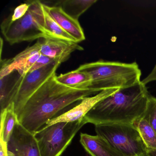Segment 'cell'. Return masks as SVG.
I'll return each instance as SVG.
<instances>
[{
  "instance_id": "obj_1",
  "label": "cell",
  "mask_w": 156,
  "mask_h": 156,
  "mask_svg": "<svg viewBox=\"0 0 156 156\" xmlns=\"http://www.w3.org/2000/svg\"><path fill=\"white\" fill-rule=\"evenodd\" d=\"M56 74L28 99L18 116L24 128L34 134L56 114L71 104L97 94L89 89H76L58 83Z\"/></svg>"
},
{
  "instance_id": "obj_2",
  "label": "cell",
  "mask_w": 156,
  "mask_h": 156,
  "mask_svg": "<svg viewBox=\"0 0 156 156\" xmlns=\"http://www.w3.org/2000/svg\"><path fill=\"white\" fill-rule=\"evenodd\" d=\"M151 95L141 83L116 92L97 104L84 117L87 123L133 124L143 118Z\"/></svg>"
},
{
  "instance_id": "obj_3",
  "label": "cell",
  "mask_w": 156,
  "mask_h": 156,
  "mask_svg": "<svg viewBox=\"0 0 156 156\" xmlns=\"http://www.w3.org/2000/svg\"><path fill=\"white\" fill-rule=\"evenodd\" d=\"M76 70L86 72L91 78L88 89L100 93L110 89H121L140 82L141 72L137 64L99 60L80 66Z\"/></svg>"
},
{
  "instance_id": "obj_4",
  "label": "cell",
  "mask_w": 156,
  "mask_h": 156,
  "mask_svg": "<svg viewBox=\"0 0 156 156\" xmlns=\"http://www.w3.org/2000/svg\"><path fill=\"white\" fill-rule=\"evenodd\" d=\"M29 2L30 9L21 19L12 21L9 17L1 24L2 33L11 45L41 38L54 39L45 25L42 2L38 0Z\"/></svg>"
},
{
  "instance_id": "obj_5",
  "label": "cell",
  "mask_w": 156,
  "mask_h": 156,
  "mask_svg": "<svg viewBox=\"0 0 156 156\" xmlns=\"http://www.w3.org/2000/svg\"><path fill=\"white\" fill-rule=\"evenodd\" d=\"M61 64L54 62L24 76H20L8 89L5 100L0 105L1 112L13 103L18 116L28 99L48 79L56 74Z\"/></svg>"
},
{
  "instance_id": "obj_6",
  "label": "cell",
  "mask_w": 156,
  "mask_h": 156,
  "mask_svg": "<svg viewBox=\"0 0 156 156\" xmlns=\"http://www.w3.org/2000/svg\"><path fill=\"white\" fill-rule=\"evenodd\" d=\"M84 118L77 121L58 122L44 126L34 133L41 156H61L81 128Z\"/></svg>"
},
{
  "instance_id": "obj_7",
  "label": "cell",
  "mask_w": 156,
  "mask_h": 156,
  "mask_svg": "<svg viewBox=\"0 0 156 156\" xmlns=\"http://www.w3.org/2000/svg\"><path fill=\"white\" fill-rule=\"evenodd\" d=\"M95 126L97 135L124 156H140L147 153V149L133 124H101Z\"/></svg>"
},
{
  "instance_id": "obj_8",
  "label": "cell",
  "mask_w": 156,
  "mask_h": 156,
  "mask_svg": "<svg viewBox=\"0 0 156 156\" xmlns=\"http://www.w3.org/2000/svg\"><path fill=\"white\" fill-rule=\"evenodd\" d=\"M7 147L13 156H41L34 134L24 128L19 121L15 125Z\"/></svg>"
},
{
  "instance_id": "obj_9",
  "label": "cell",
  "mask_w": 156,
  "mask_h": 156,
  "mask_svg": "<svg viewBox=\"0 0 156 156\" xmlns=\"http://www.w3.org/2000/svg\"><path fill=\"white\" fill-rule=\"evenodd\" d=\"M119 89H107L101 91L94 96L84 98L81 100V103L79 105L62 115L52 119L47 122L45 126L58 122H73L83 119L98 102L115 94Z\"/></svg>"
},
{
  "instance_id": "obj_10",
  "label": "cell",
  "mask_w": 156,
  "mask_h": 156,
  "mask_svg": "<svg viewBox=\"0 0 156 156\" xmlns=\"http://www.w3.org/2000/svg\"><path fill=\"white\" fill-rule=\"evenodd\" d=\"M41 54L57 59L61 63L67 61L75 51L83 50L77 43L51 38H41Z\"/></svg>"
},
{
  "instance_id": "obj_11",
  "label": "cell",
  "mask_w": 156,
  "mask_h": 156,
  "mask_svg": "<svg viewBox=\"0 0 156 156\" xmlns=\"http://www.w3.org/2000/svg\"><path fill=\"white\" fill-rule=\"evenodd\" d=\"M44 5L56 22L72 36L77 43L85 40L83 30L78 20L67 15L60 7L48 6L45 4Z\"/></svg>"
},
{
  "instance_id": "obj_12",
  "label": "cell",
  "mask_w": 156,
  "mask_h": 156,
  "mask_svg": "<svg viewBox=\"0 0 156 156\" xmlns=\"http://www.w3.org/2000/svg\"><path fill=\"white\" fill-rule=\"evenodd\" d=\"M80 143L92 156H125L105 139L97 135L81 133Z\"/></svg>"
},
{
  "instance_id": "obj_13",
  "label": "cell",
  "mask_w": 156,
  "mask_h": 156,
  "mask_svg": "<svg viewBox=\"0 0 156 156\" xmlns=\"http://www.w3.org/2000/svg\"><path fill=\"white\" fill-rule=\"evenodd\" d=\"M41 39L38 40L34 45L27 47L14 58L1 62L0 78L9 76L14 71H18L24 66L30 56L40 52L41 43Z\"/></svg>"
},
{
  "instance_id": "obj_14",
  "label": "cell",
  "mask_w": 156,
  "mask_h": 156,
  "mask_svg": "<svg viewBox=\"0 0 156 156\" xmlns=\"http://www.w3.org/2000/svg\"><path fill=\"white\" fill-rule=\"evenodd\" d=\"M56 81L64 85L76 89H88L91 78L87 73L75 70L55 76Z\"/></svg>"
},
{
  "instance_id": "obj_15",
  "label": "cell",
  "mask_w": 156,
  "mask_h": 156,
  "mask_svg": "<svg viewBox=\"0 0 156 156\" xmlns=\"http://www.w3.org/2000/svg\"><path fill=\"white\" fill-rule=\"evenodd\" d=\"M97 2V0H62L57 1L59 7L70 17L78 20L80 16Z\"/></svg>"
},
{
  "instance_id": "obj_16",
  "label": "cell",
  "mask_w": 156,
  "mask_h": 156,
  "mask_svg": "<svg viewBox=\"0 0 156 156\" xmlns=\"http://www.w3.org/2000/svg\"><path fill=\"white\" fill-rule=\"evenodd\" d=\"M1 119L0 139L7 144L16 123L19 121L13 103L1 112Z\"/></svg>"
},
{
  "instance_id": "obj_17",
  "label": "cell",
  "mask_w": 156,
  "mask_h": 156,
  "mask_svg": "<svg viewBox=\"0 0 156 156\" xmlns=\"http://www.w3.org/2000/svg\"><path fill=\"white\" fill-rule=\"evenodd\" d=\"M43 9L46 28L54 39L76 42V41L66 32L54 20L43 3Z\"/></svg>"
},
{
  "instance_id": "obj_18",
  "label": "cell",
  "mask_w": 156,
  "mask_h": 156,
  "mask_svg": "<svg viewBox=\"0 0 156 156\" xmlns=\"http://www.w3.org/2000/svg\"><path fill=\"white\" fill-rule=\"evenodd\" d=\"M133 125L137 129L147 150H156V133L144 118L136 120Z\"/></svg>"
},
{
  "instance_id": "obj_19",
  "label": "cell",
  "mask_w": 156,
  "mask_h": 156,
  "mask_svg": "<svg viewBox=\"0 0 156 156\" xmlns=\"http://www.w3.org/2000/svg\"><path fill=\"white\" fill-rule=\"evenodd\" d=\"M143 118L148 122L156 133V98L151 95Z\"/></svg>"
},
{
  "instance_id": "obj_20",
  "label": "cell",
  "mask_w": 156,
  "mask_h": 156,
  "mask_svg": "<svg viewBox=\"0 0 156 156\" xmlns=\"http://www.w3.org/2000/svg\"><path fill=\"white\" fill-rule=\"evenodd\" d=\"M30 4L29 1L26 2L25 3L20 4L16 7L13 13L11 16H9L12 21H15L21 19L27 13L30 9Z\"/></svg>"
},
{
  "instance_id": "obj_21",
  "label": "cell",
  "mask_w": 156,
  "mask_h": 156,
  "mask_svg": "<svg viewBox=\"0 0 156 156\" xmlns=\"http://www.w3.org/2000/svg\"><path fill=\"white\" fill-rule=\"evenodd\" d=\"M56 62L61 63L60 61L57 60V59L41 55V56L39 57V59L37 60L36 62L34 63L33 66L31 68L29 73H31V72H34V71L39 70V69L43 68V67H44V66H46L52 63Z\"/></svg>"
},
{
  "instance_id": "obj_22",
  "label": "cell",
  "mask_w": 156,
  "mask_h": 156,
  "mask_svg": "<svg viewBox=\"0 0 156 156\" xmlns=\"http://www.w3.org/2000/svg\"><path fill=\"white\" fill-rule=\"evenodd\" d=\"M41 55L40 51L38 52L30 57L24 66L17 71L20 76H24L29 73L30 70L41 56Z\"/></svg>"
},
{
  "instance_id": "obj_23",
  "label": "cell",
  "mask_w": 156,
  "mask_h": 156,
  "mask_svg": "<svg viewBox=\"0 0 156 156\" xmlns=\"http://www.w3.org/2000/svg\"><path fill=\"white\" fill-rule=\"evenodd\" d=\"M0 156H13V154L8 150L7 144L0 139Z\"/></svg>"
},
{
  "instance_id": "obj_24",
  "label": "cell",
  "mask_w": 156,
  "mask_h": 156,
  "mask_svg": "<svg viewBox=\"0 0 156 156\" xmlns=\"http://www.w3.org/2000/svg\"><path fill=\"white\" fill-rule=\"evenodd\" d=\"M152 81H156V64L151 73L145 79L142 80L141 82L142 84L146 85L148 83Z\"/></svg>"
},
{
  "instance_id": "obj_25",
  "label": "cell",
  "mask_w": 156,
  "mask_h": 156,
  "mask_svg": "<svg viewBox=\"0 0 156 156\" xmlns=\"http://www.w3.org/2000/svg\"><path fill=\"white\" fill-rule=\"evenodd\" d=\"M147 153L148 156H156V150H147Z\"/></svg>"
},
{
  "instance_id": "obj_26",
  "label": "cell",
  "mask_w": 156,
  "mask_h": 156,
  "mask_svg": "<svg viewBox=\"0 0 156 156\" xmlns=\"http://www.w3.org/2000/svg\"><path fill=\"white\" fill-rule=\"evenodd\" d=\"M147 156V153H146V154H144V155H142V156Z\"/></svg>"
}]
</instances>
